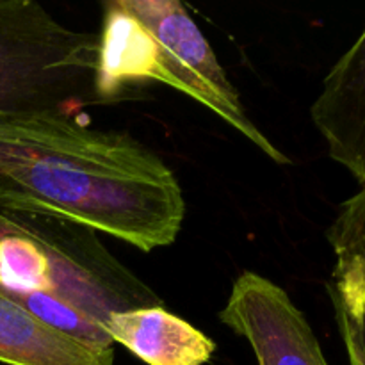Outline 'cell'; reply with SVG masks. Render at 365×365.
I'll list each match as a JSON object with an SVG mask.
<instances>
[{
    "label": "cell",
    "instance_id": "cell-4",
    "mask_svg": "<svg viewBox=\"0 0 365 365\" xmlns=\"http://www.w3.org/2000/svg\"><path fill=\"white\" fill-rule=\"evenodd\" d=\"M98 34L61 24L41 4L0 0V118L75 116L100 102Z\"/></svg>",
    "mask_w": 365,
    "mask_h": 365
},
{
    "label": "cell",
    "instance_id": "cell-10",
    "mask_svg": "<svg viewBox=\"0 0 365 365\" xmlns=\"http://www.w3.org/2000/svg\"><path fill=\"white\" fill-rule=\"evenodd\" d=\"M4 207H6V202H4V195H2V192H0V210H2Z\"/></svg>",
    "mask_w": 365,
    "mask_h": 365
},
{
    "label": "cell",
    "instance_id": "cell-6",
    "mask_svg": "<svg viewBox=\"0 0 365 365\" xmlns=\"http://www.w3.org/2000/svg\"><path fill=\"white\" fill-rule=\"evenodd\" d=\"M310 118L330 159L365 187V29L324 77Z\"/></svg>",
    "mask_w": 365,
    "mask_h": 365
},
{
    "label": "cell",
    "instance_id": "cell-7",
    "mask_svg": "<svg viewBox=\"0 0 365 365\" xmlns=\"http://www.w3.org/2000/svg\"><path fill=\"white\" fill-rule=\"evenodd\" d=\"M335 255L327 291L349 365H365V187L339 205L327 230Z\"/></svg>",
    "mask_w": 365,
    "mask_h": 365
},
{
    "label": "cell",
    "instance_id": "cell-3",
    "mask_svg": "<svg viewBox=\"0 0 365 365\" xmlns=\"http://www.w3.org/2000/svg\"><path fill=\"white\" fill-rule=\"evenodd\" d=\"M184 93L212 110L277 164L291 159L253 123L212 45L178 0H109L98 32L95 89L100 102L139 82Z\"/></svg>",
    "mask_w": 365,
    "mask_h": 365
},
{
    "label": "cell",
    "instance_id": "cell-5",
    "mask_svg": "<svg viewBox=\"0 0 365 365\" xmlns=\"http://www.w3.org/2000/svg\"><path fill=\"white\" fill-rule=\"evenodd\" d=\"M217 317L248 342L259 365H330L305 314L262 274H239Z\"/></svg>",
    "mask_w": 365,
    "mask_h": 365
},
{
    "label": "cell",
    "instance_id": "cell-1",
    "mask_svg": "<svg viewBox=\"0 0 365 365\" xmlns=\"http://www.w3.org/2000/svg\"><path fill=\"white\" fill-rule=\"evenodd\" d=\"M6 210L57 214L141 252L173 245L185 200L173 171L127 132L70 114L0 118Z\"/></svg>",
    "mask_w": 365,
    "mask_h": 365
},
{
    "label": "cell",
    "instance_id": "cell-2",
    "mask_svg": "<svg viewBox=\"0 0 365 365\" xmlns=\"http://www.w3.org/2000/svg\"><path fill=\"white\" fill-rule=\"evenodd\" d=\"M0 287L48 327L114 348L113 314L163 305L86 225L41 210H0Z\"/></svg>",
    "mask_w": 365,
    "mask_h": 365
},
{
    "label": "cell",
    "instance_id": "cell-8",
    "mask_svg": "<svg viewBox=\"0 0 365 365\" xmlns=\"http://www.w3.org/2000/svg\"><path fill=\"white\" fill-rule=\"evenodd\" d=\"M106 330L146 365H205L216 351L209 335L163 305L113 314Z\"/></svg>",
    "mask_w": 365,
    "mask_h": 365
},
{
    "label": "cell",
    "instance_id": "cell-9",
    "mask_svg": "<svg viewBox=\"0 0 365 365\" xmlns=\"http://www.w3.org/2000/svg\"><path fill=\"white\" fill-rule=\"evenodd\" d=\"M0 362L7 365H114V348H96L48 327L0 287Z\"/></svg>",
    "mask_w": 365,
    "mask_h": 365
}]
</instances>
